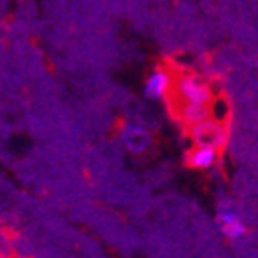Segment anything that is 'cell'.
Wrapping results in <instances>:
<instances>
[{
  "mask_svg": "<svg viewBox=\"0 0 258 258\" xmlns=\"http://www.w3.org/2000/svg\"><path fill=\"white\" fill-rule=\"evenodd\" d=\"M172 91L177 98V103L211 105L213 101V89L210 83L191 73H182L173 78Z\"/></svg>",
  "mask_w": 258,
  "mask_h": 258,
  "instance_id": "1",
  "label": "cell"
},
{
  "mask_svg": "<svg viewBox=\"0 0 258 258\" xmlns=\"http://www.w3.org/2000/svg\"><path fill=\"white\" fill-rule=\"evenodd\" d=\"M172 87H173L172 71L166 69L164 65H157V67H154L148 73L147 80H145V87H143V92L152 101H159V99H164L172 92Z\"/></svg>",
  "mask_w": 258,
  "mask_h": 258,
  "instance_id": "2",
  "label": "cell"
},
{
  "mask_svg": "<svg viewBox=\"0 0 258 258\" xmlns=\"http://www.w3.org/2000/svg\"><path fill=\"white\" fill-rule=\"evenodd\" d=\"M217 226H219L220 233L229 240H240L247 233V226H245L244 219L231 204H222L217 211Z\"/></svg>",
  "mask_w": 258,
  "mask_h": 258,
  "instance_id": "3",
  "label": "cell"
},
{
  "mask_svg": "<svg viewBox=\"0 0 258 258\" xmlns=\"http://www.w3.org/2000/svg\"><path fill=\"white\" fill-rule=\"evenodd\" d=\"M191 138L195 145H211V147L220 148L228 139V130L220 121L208 117L203 123L191 126Z\"/></svg>",
  "mask_w": 258,
  "mask_h": 258,
  "instance_id": "4",
  "label": "cell"
},
{
  "mask_svg": "<svg viewBox=\"0 0 258 258\" xmlns=\"http://www.w3.org/2000/svg\"><path fill=\"white\" fill-rule=\"evenodd\" d=\"M219 150L220 148L211 147V145H195L191 150L188 152V164L194 170H201V172H206L211 170L219 163Z\"/></svg>",
  "mask_w": 258,
  "mask_h": 258,
  "instance_id": "5",
  "label": "cell"
},
{
  "mask_svg": "<svg viewBox=\"0 0 258 258\" xmlns=\"http://www.w3.org/2000/svg\"><path fill=\"white\" fill-rule=\"evenodd\" d=\"M177 114L182 119L186 126H195L199 123H203L204 119L211 117V108L210 105H191V103H179L177 107Z\"/></svg>",
  "mask_w": 258,
  "mask_h": 258,
  "instance_id": "6",
  "label": "cell"
}]
</instances>
